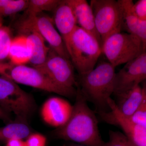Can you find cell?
<instances>
[{"mask_svg": "<svg viewBox=\"0 0 146 146\" xmlns=\"http://www.w3.org/2000/svg\"><path fill=\"white\" fill-rule=\"evenodd\" d=\"M61 0H30L25 16H34L43 11H54Z\"/></svg>", "mask_w": 146, "mask_h": 146, "instance_id": "obj_20", "label": "cell"}, {"mask_svg": "<svg viewBox=\"0 0 146 146\" xmlns=\"http://www.w3.org/2000/svg\"><path fill=\"white\" fill-rule=\"evenodd\" d=\"M66 48L78 74L93 70L102 54V45L98 39L78 26L71 35Z\"/></svg>", "mask_w": 146, "mask_h": 146, "instance_id": "obj_3", "label": "cell"}, {"mask_svg": "<svg viewBox=\"0 0 146 146\" xmlns=\"http://www.w3.org/2000/svg\"><path fill=\"white\" fill-rule=\"evenodd\" d=\"M54 25L53 18L42 13L34 16H24L18 24V29L21 33L27 31H35L48 43L50 48L70 60L64 41Z\"/></svg>", "mask_w": 146, "mask_h": 146, "instance_id": "obj_7", "label": "cell"}, {"mask_svg": "<svg viewBox=\"0 0 146 146\" xmlns=\"http://www.w3.org/2000/svg\"><path fill=\"white\" fill-rule=\"evenodd\" d=\"M0 119L3 120L5 122H7L8 123L13 121L11 118H10L9 115L6 113L1 106H0Z\"/></svg>", "mask_w": 146, "mask_h": 146, "instance_id": "obj_29", "label": "cell"}, {"mask_svg": "<svg viewBox=\"0 0 146 146\" xmlns=\"http://www.w3.org/2000/svg\"><path fill=\"white\" fill-rule=\"evenodd\" d=\"M141 86L143 92L145 100H146V80L141 83Z\"/></svg>", "mask_w": 146, "mask_h": 146, "instance_id": "obj_30", "label": "cell"}, {"mask_svg": "<svg viewBox=\"0 0 146 146\" xmlns=\"http://www.w3.org/2000/svg\"><path fill=\"white\" fill-rule=\"evenodd\" d=\"M9 75L11 79L16 83L68 98H76L74 95L57 85L34 67L26 65L13 66L10 70Z\"/></svg>", "mask_w": 146, "mask_h": 146, "instance_id": "obj_8", "label": "cell"}, {"mask_svg": "<svg viewBox=\"0 0 146 146\" xmlns=\"http://www.w3.org/2000/svg\"><path fill=\"white\" fill-rule=\"evenodd\" d=\"M115 68L102 62L87 72L76 76L78 87L87 102L93 103L98 113L110 111L108 101L115 89Z\"/></svg>", "mask_w": 146, "mask_h": 146, "instance_id": "obj_2", "label": "cell"}, {"mask_svg": "<svg viewBox=\"0 0 146 146\" xmlns=\"http://www.w3.org/2000/svg\"><path fill=\"white\" fill-rule=\"evenodd\" d=\"M134 124L146 129V100L130 117L127 118Z\"/></svg>", "mask_w": 146, "mask_h": 146, "instance_id": "obj_24", "label": "cell"}, {"mask_svg": "<svg viewBox=\"0 0 146 146\" xmlns=\"http://www.w3.org/2000/svg\"><path fill=\"white\" fill-rule=\"evenodd\" d=\"M29 0H11L4 8L0 11V17L13 16L19 12L25 11L28 6Z\"/></svg>", "mask_w": 146, "mask_h": 146, "instance_id": "obj_22", "label": "cell"}, {"mask_svg": "<svg viewBox=\"0 0 146 146\" xmlns=\"http://www.w3.org/2000/svg\"><path fill=\"white\" fill-rule=\"evenodd\" d=\"M54 82L76 96L78 83L71 60L58 54L50 48L44 63L33 67Z\"/></svg>", "mask_w": 146, "mask_h": 146, "instance_id": "obj_6", "label": "cell"}, {"mask_svg": "<svg viewBox=\"0 0 146 146\" xmlns=\"http://www.w3.org/2000/svg\"><path fill=\"white\" fill-rule=\"evenodd\" d=\"M146 51L145 44L130 33H115L105 40L102 52L108 62L116 68L125 64Z\"/></svg>", "mask_w": 146, "mask_h": 146, "instance_id": "obj_4", "label": "cell"}, {"mask_svg": "<svg viewBox=\"0 0 146 146\" xmlns=\"http://www.w3.org/2000/svg\"><path fill=\"white\" fill-rule=\"evenodd\" d=\"M32 133L28 124L12 121L0 127V142L6 143L12 139H26Z\"/></svg>", "mask_w": 146, "mask_h": 146, "instance_id": "obj_19", "label": "cell"}, {"mask_svg": "<svg viewBox=\"0 0 146 146\" xmlns=\"http://www.w3.org/2000/svg\"><path fill=\"white\" fill-rule=\"evenodd\" d=\"M110 110L98 113L102 120L112 125L119 127L135 146H146V129L132 123L118 110L112 98L108 101Z\"/></svg>", "mask_w": 146, "mask_h": 146, "instance_id": "obj_9", "label": "cell"}, {"mask_svg": "<svg viewBox=\"0 0 146 146\" xmlns=\"http://www.w3.org/2000/svg\"><path fill=\"white\" fill-rule=\"evenodd\" d=\"M27 37L31 52L30 62L33 67L44 63L48 56L50 47L45 44V41L41 35L35 30H28L22 33Z\"/></svg>", "mask_w": 146, "mask_h": 146, "instance_id": "obj_16", "label": "cell"}, {"mask_svg": "<svg viewBox=\"0 0 146 146\" xmlns=\"http://www.w3.org/2000/svg\"><path fill=\"white\" fill-rule=\"evenodd\" d=\"M11 31L8 27H0V63L8 58L12 39Z\"/></svg>", "mask_w": 146, "mask_h": 146, "instance_id": "obj_21", "label": "cell"}, {"mask_svg": "<svg viewBox=\"0 0 146 146\" xmlns=\"http://www.w3.org/2000/svg\"><path fill=\"white\" fill-rule=\"evenodd\" d=\"M25 142L26 146H46V138L41 133H32Z\"/></svg>", "mask_w": 146, "mask_h": 146, "instance_id": "obj_25", "label": "cell"}, {"mask_svg": "<svg viewBox=\"0 0 146 146\" xmlns=\"http://www.w3.org/2000/svg\"><path fill=\"white\" fill-rule=\"evenodd\" d=\"M68 146H86L84 145H79V144H71L70 145H69Z\"/></svg>", "mask_w": 146, "mask_h": 146, "instance_id": "obj_32", "label": "cell"}, {"mask_svg": "<svg viewBox=\"0 0 146 146\" xmlns=\"http://www.w3.org/2000/svg\"><path fill=\"white\" fill-rule=\"evenodd\" d=\"M113 95L116 98V101H114L118 110L127 118L134 114L145 100L141 84Z\"/></svg>", "mask_w": 146, "mask_h": 146, "instance_id": "obj_12", "label": "cell"}, {"mask_svg": "<svg viewBox=\"0 0 146 146\" xmlns=\"http://www.w3.org/2000/svg\"><path fill=\"white\" fill-rule=\"evenodd\" d=\"M70 5L78 27L89 33L102 45L95 25L93 9L86 0H67Z\"/></svg>", "mask_w": 146, "mask_h": 146, "instance_id": "obj_14", "label": "cell"}, {"mask_svg": "<svg viewBox=\"0 0 146 146\" xmlns=\"http://www.w3.org/2000/svg\"><path fill=\"white\" fill-rule=\"evenodd\" d=\"M133 9L138 17L146 21V0H139L134 3Z\"/></svg>", "mask_w": 146, "mask_h": 146, "instance_id": "obj_26", "label": "cell"}, {"mask_svg": "<svg viewBox=\"0 0 146 146\" xmlns=\"http://www.w3.org/2000/svg\"><path fill=\"white\" fill-rule=\"evenodd\" d=\"M53 133L58 139L82 145L103 146L104 143L96 114L78 87L70 117L64 125L56 128Z\"/></svg>", "mask_w": 146, "mask_h": 146, "instance_id": "obj_1", "label": "cell"}, {"mask_svg": "<svg viewBox=\"0 0 146 146\" xmlns=\"http://www.w3.org/2000/svg\"><path fill=\"white\" fill-rule=\"evenodd\" d=\"M123 12V28L128 33L135 35L146 43V21L138 17L133 9L134 3L132 0H118Z\"/></svg>", "mask_w": 146, "mask_h": 146, "instance_id": "obj_15", "label": "cell"}, {"mask_svg": "<svg viewBox=\"0 0 146 146\" xmlns=\"http://www.w3.org/2000/svg\"><path fill=\"white\" fill-rule=\"evenodd\" d=\"M73 106L60 97H52L42 105L40 115L47 124L58 128L68 122L72 112Z\"/></svg>", "mask_w": 146, "mask_h": 146, "instance_id": "obj_11", "label": "cell"}, {"mask_svg": "<svg viewBox=\"0 0 146 146\" xmlns=\"http://www.w3.org/2000/svg\"><path fill=\"white\" fill-rule=\"evenodd\" d=\"M5 146H26L25 142L21 139H12L6 143Z\"/></svg>", "mask_w": 146, "mask_h": 146, "instance_id": "obj_28", "label": "cell"}, {"mask_svg": "<svg viewBox=\"0 0 146 146\" xmlns=\"http://www.w3.org/2000/svg\"><path fill=\"white\" fill-rule=\"evenodd\" d=\"M24 92L13 80L0 77V106L2 108H8L18 103Z\"/></svg>", "mask_w": 146, "mask_h": 146, "instance_id": "obj_18", "label": "cell"}, {"mask_svg": "<svg viewBox=\"0 0 146 146\" xmlns=\"http://www.w3.org/2000/svg\"><path fill=\"white\" fill-rule=\"evenodd\" d=\"M31 52L24 35L21 34L13 38L8 58L13 66L26 65L30 63Z\"/></svg>", "mask_w": 146, "mask_h": 146, "instance_id": "obj_17", "label": "cell"}, {"mask_svg": "<svg viewBox=\"0 0 146 146\" xmlns=\"http://www.w3.org/2000/svg\"><path fill=\"white\" fill-rule=\"evenodd\" d=\"M13 65L10 63H0V75L3 77L11 79L9 73Z\"/></svg>", "mask_w": 146, "mask_h": 146, "instance_id": "obj_27", "label": "cell"}, {"mask_svg": "<svg viewBox=\"0 0 146 146\" xmlns=\"http://www.w3.org/2000/svg\"><path fill=\"white\" fill-rule=\"evenodd\" d=\"M146 80V51L126 63L116 73L113 95L141 84Z\"/></svg>", "mask_w": 146, "mask_h": 146, "instance_id": "obj_10", "label": "cell"}, {"mask_svg": "<svg viewBox=\"0 0 146 146\" xmlns=\"http://www.w3.org/2000/svg\"><path fill=\"white\" fill-rule=\"evenodd\" d=\"M103 146H135L123 133L110 130L109 140Z\"/></svg>", "mask_w": 146, "mask_h": 146, "instance_id": "obj_23", "label": "cell"}, {"mask_svg": "<svg viewBox=\"0 0 146 146\" xmlns=\"http://www.w3.org/2000/svg\"><path fill=\"white\" fill-rule=\"evenodd\" d=\"M53 19L66 47L71 35L78 26L72 9L67 0H61L54 11Z\"/></svg>", "mask_w": 146, "mask_h": 146, "instance_id": "obj_13", "label": "cell"}, {"mask_svg": "<svg viewBox=\"0 0 146 146\" xmlns=\"http://www.w3.org/2000/svg\"><path fill=\"white\" fill-rule=\"evenodd\" d=\"M3 18L0 17V27L3 25Z\"/></svg>", "mask_w": 146, "mask_h": 146, "instance_id": "obj_31", "label": "cell"}, {"mask_svg": "<svg viewBox=\"0 0 146 146\" xmlns=\"http://www.w3.org/2000/svg\"><path fill=\"white\" fill-rule=\"evenodd\" d=\"M90 5L102 44L109 36L121 32L123 28V16L119 1L91 0Z\"/></svg>", "mask_w": 146, "mask_h": 146, "instance_id": "obj_5", "label": "cell"}, {"mask_svg": "<svg viewBox=\"0 0 146 146\" xmlns=\"http://www.w3.org/2000/svg\"><path fill=\"white\" fill-rule=\"evenodd\" d=\"M145 44V46L146 49V44Z\"/></svg>", "mask_w": 146, "mask_h": 146, "instance_id": "obj_33", "label": "cell"}]
</instances>
